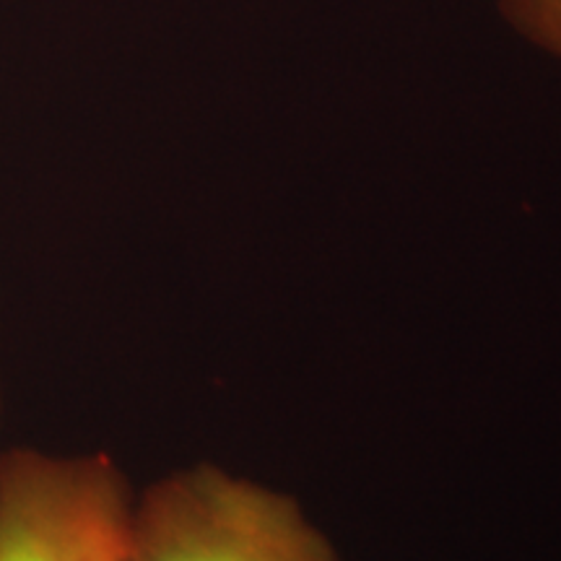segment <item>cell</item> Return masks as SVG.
<instances>
[{
    "label": "cell",
    "instance_id": "7a4b0ae2",
    "mask_svg": "<svg viewBox=\"0 0 561 561\" xmlns=\"http://www.w3.org/2000/svg\"><path fill=\"white\" fill-rule=\"evenodd\" d=\"M133 491L104 453L0 455V561H123Z\"/></svg>",
    "mask_w": 561,
    "mask_h": 561
},
{
    "label": "cell",
    "instance_id": "6da1fadb",
    "mask_svg": "<svg viewBox=\"0 0 561 561\" xmlns=\"http://www.w3.org/2000/svg\"><path fill=\"white\" fill-rule=\"evenodd\" d=\"M123 561H339L286 496L214 466L167 476L133 500Z\"/></svg>",
    "mask_w": 561,
    "mask_h": 561
},
{
    "label": "cell",
    "instance_id": "277c9868",
    "mask_svg": "<svg viewBox=\"0 0 561 561\" xmlns=\"http://www.w3.org/2000/svg\"><path fill=\"white\" fill-rule=\"evenodd\" d=\"M0 411H3V396H0Z\"/></svg>",
    "mask_w": 561,
    "mask_h": 561
},
{
    "label": "cell",
    "instance_id": "3957f363",
    "mask_svg": "<svg viewBox=\"0 0 561 561\" xmlns=\"http://www.w3.org/2000/svg\"><path fill=\"white\" fill-rule=\"evenodd\" d=\"M507 24L561 62V0H500Z\"/></svg>",
    "mask_w": 561,
    "mask_h": 561
}]
</instances>
